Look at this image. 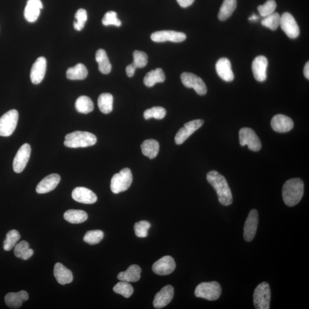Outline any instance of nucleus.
<instances>
[{"label":"nucleus","mask_w":309,"mask_h":309,"mask_svg":"<svg viewBox=\"0 0 309 309\" xmlns=\"http://www.w3.org/2000/svg\"><path fill=\"white\" fill-rule=\"evenodd\" d=\"M166 115V110L161 107H154L145 110L144 113L145 119L148 120L151 118L156 119H163Z\"/></svg>","instance_id":"ea45409f"},{"label":"nucleus","mask_w":309,"mask_h":309,"mask_svg":"<svg viewBox=\"0 0 309 309\" xmlns=\"http://www.w3.org/2000/svg\"><path fill=\"white\" fill-rule=\"evenodd\" d=\"M151 227V224L145 220L135 223L134 230L136 236L139 238H145L148 236V231Z\"/></svg>","instance_id":"c03bdc74"},{"label":"nucleus","mask_w":309,"mask_h":309,"mask_svg":"<svg viewBox=\"0 0 309 309\" xmlns=\"http://www.w3.org/2000/svg\"><path fill=\"white\" fill-rule=\"evenodd\" d=\"M19 120V113L16 110H10L0 118V136L7 137L16 130Z\"/></svg>","instance_id":"0eeeda50"},{"label":"nucleus","mask_w":309,"mask_h":309,"mask_svg":"<svg viewBox=\"0 0 309 309\" xmlns=\"http://www.w3.org/2000/svg\"><path fill=\"white\" fill-rule=\"evenodd\" d=\"M115 293L123 295L125 298H129L134 293L133 287L127 282L121 281L118 283L113 288Z\"/></svg>","instance_id":"4c0bfd02"},{"label":"nucleus","mask_w":309,"mask_h":309,"mask_svg":"<svg viewBox=\"0 0 309 309\" xmlns=\"http://www.w3.org/2000/svg\"><path fill=\"white\" fill-rule=\"evenodd\" d=\"M304 75L307 79H309V63L308 62L306 63L304 69Z\"/></svg>","instance_id":"09e8293b"},{"label":"nucleus","mask_w":309,"mask_h":309,"mask_svg":"<svg viewBox=\"0 0 309 309\" xmlns=\"http://www.w3.org/2000/svg\"><path fill=\"white\" fill-rule=\"evenodd\" d=\"M166 79L165 74L161 69L152 70L146 74L144 78V84L145 86L152 87L157 83L164 82Z\"/></svg>","instance_id":"cd10ccee"},{"label":"nucleus","mask_w":309,"mask_h":309,"mask_svg":"<svg viewBox=\"0 0 309 309\" xmlns=\"http://www.w3.org/2000/svg\"><path fill=\"white\" fill-rule=\"evenodd\" d=\"M114 97L111 94H101L98 98V107L102 113L108 114L113 110Z\"/></svg>","instance_id":"2f4dec72"},{"label":"nucleus","mask_w":309,"mask_h":309,"mask_svg":"<svg viewBox=\"0 0 309 309\" xmlns=\"http://www.w3.org/2000/svg\"><path fill=\"white\" fill-rule=\"evenodd\" d=\"M174 295V289L171 285H167L156 294L153 305L156 309L164 308L170 303Z\"/></svg>","instance_id":"dca6fc26"},{"label":"nucleus","mask_w":309,"mask_h":309,"mask_svg":"<svg viewBox=\"0 0 309 309\" xmlns=\"http://www.w3.org/2000/svg\"><path fill=\"white\" fill-rule=\"evenodd\" d=\"M20 239V234L16 230H12L6 234V238L4 241L3 248L5 251L11 250L16 246L17 242Z\"/></svg>","instance_id":"c9c22d12"},{"label":"nucleus","mask_w":309,"mask_h":309,"mask_svg":"<svg viewBox=\"0 0 309 309\" xmlns=\"http://www.w3.org/2000/svg\"><path fill=\"white\" fill-rule=\"evenodd\" d=\"M134 62L132 63L136 69H141L147 65L148 56L147 54L142 51L135 50L133 53Z\"/></svg>","instance_id":"79ce46f5"},{"label":"nucleus","mask_w":309,"mask_h":309,"mask_svg":"<svg viewBox=\"0 0 309 309\" xmlns=\"http://www.w3.org/2000/svg\"><path fill=\"white\" fill-rule=\"evenodd\" d=\"M133 178L131 169L125 168L113 176L111 182V191L119 193L126 191L132 184Z\"/></svg>","instance_id":"20e7f679"},{"label":"nucleus","mask_w":309,"mask_h":309,"mask_svg":"<svg viewBox=\"0 0 309 309\" xmlns=\"http://www.w3.org/2000/svg\"><path fill=\"white\" fill-rule=\"evenodd\" d=\"M258 19H259V17H258L256 15H253L251 16L250 18L249 19L250 21H252V22L256 21V20H257Z\"/></svg>","instance_id":"8fccbe9b"},{"label":"nucleus","mask_w":309,"mask_h":309,"mask_svg":"<svg viewBox=\"0 0 309 309\" xmlns=\"http://www.w3.org/2000/svg\"><path fill=\"white\" fill-rule=\"evenodd\" d=\"M215 69L217 74L223 80L230 82L234 79L232 64L226 57H222L216 62Z\"/></svg>","instance_id":"aec40b11"},{"label":"nucleus","mask_w":309,"mask_h":309,"mask_svg":"<svg viewBox=\"0 0 309 309\" xmlns=\"http://www.w3.org/2000/svg\"><path fill=\"white\" fill-rule=\"evenodd\" d=\"M64 218L71 223L79 224L86 221L88 215L87 213L83 210H69L64 213Z\"/></svg>","instance_id":"7c9ffc66"},{"label":"nucleus","mask_w":309,"mask_h":309,"mask_svg":"<svg viewBox=\"0 0 309 309\" xmlns=\"http://www.w3.org/2000/svg\"><path fill=\"white\" fill-rule=\"evenodd\" d=\"M53 273L56 281L61 285L69 284L73 281V275L71 271L61 263H56Z\"/></svg>","instance_id":"393cba45"},{"label":"nucleus","mask_w":309,"mask_h":309,"mask_svg":"<svg viewBox=\"0 0 309 309\" xmlns=\"http://www.w3.org/2000/svg\"><path fill=\"white\" fill-rule=\"evenodd\" d=\"M96 136L85 131H74L66 136L64 144L69 148L87 147L96 143Z\"/></svg>","instance_id":"7ed1b4c3"},{"label":"nucleus","mask_w":309,"mask_h":309,"mask_svg":"<svg viewBox=\"0 0 309 309\" xmlns=\"http://www.w3.org/2000/svg\"><path fill=\"white\" fill-rule=\"evenodd\" d=\"M304 192V184L300 178L288 180L283 189V197L285 204L288 206H294L301 201Z\"/></svg>","instance_id":"f03ea898"},{"label":"nucleus","mask_w":309,"mask_h":309,"mask_svg":"<svg viewBox=\"0 0 309 309\" xmlns=\"http://www.w3.org/2000/svg\"><path fill=\"white\" fill-rule=\"evenodd\" d=\"M14 253L15 256L18 259L28 260L33 256L34 251L32 249H30L29 244L26 241L23 240L16 244Z\"/></svg>","instance_id":"72a5a7b5"},{"label":"nucleus","mask_w":309,"mask_h":309,"mask_svg":"<svg viewBox=\"0 0 309 309\" xmlns=\"http://www.w3.org/2000/svg\"><path fill=\"white\" fill-rule=\"evenodd\" d=\"M181 80L185 87L193 88L199 95H205L208 91L203 80L194 74L189 72L183 73L181 74Z\"/></svg>","instance_id":"9d476101"},{"label":"nucleus","mask_w":309,"mask_h":309,"mask_svg":"<svg viewBox=\"0 0 309 309\" xmlns=\"http://www.w3.org/2000/svg\"><path fill=\"white\" fill-rule=\"evenodd\" d=\"M102 23L105 26H120L121 25L120 20L118 19L117 13L114 11L107 12L102 20Z\"/></svg>","instance_id":"a18cd8bd"},{"label":"nucleus","mask_w":309,"mask_h":309,"mask_svg":"<svg viewBox=\"0 0 309 309\" xmlns=\"http://www.w3.org/2000/svg\"><path fill=\"white\" fill-rule=\"evenodd\" d=\"M271 300L269 285L266 282L258 285L254 292L253 301L257 309H269Z\"/></svg>","instance_id":"423d86ee"},{"label":"nucleus","mask_w":309,"mask_h":309,"mask_svg":"<svg viewBox=\"0 0 309 309\" xmlns=\"http://www.w3.org/2000/svg\"><path fill=\"white\" fill-rule=\"evenodd\" d=\"M276 8L277 4L275 0H267L263 5L258 6V11L261 16L265 18L274 13Z\"/></svg>","instance_id":"a19ab883"},{"label":"nucleus","mask_w":309,"mask_h":309,"mask_svg":"<svg viewBox=\"0 0 309 309\" xmlns=\"http://www.w3.org/2000/svg\"><path fill=\"white\" fill-rule=\"evenodd\" d=\"M268 60L266 57L259 56L254 60L252 63L253 73L255 79L259 82H263L267 79V68Z\"/></svg>","instance_id":"f3484780"},{"label":"nucleus","mask_w":309,"mask_h":309,"mask_svg":"<svg viewBox=\"0 0 309 309\" xmlns=\"http://www.w3.org/2000/svg\"><path fill=\"white\" fill-rule=\"evenodd\" d=\"M47 70V60L45 57H40L33 64L30 71V79L34 84H39L44 79Z\"/></svg>","instance_id":"6ab92c4d"},{"label":"nucleus","mask_w":309,"mask_h":309,"mask_svg":"<svg viewBox=\"0 0 309 309\" xmlns=\"http://www.w3.org/2000/svg\"><path fill=\"white\" fill-rule=\"evenodd\" d=\"M76 21L73 23L74 28L80 31L84 28L87 20V13L86 10L80 9L75 14Z\"/></svg>","instance_id":"37998d69"},{"label":"nucleus","mask_w":309,"mask_h":309,"mask_svg":"<svg viewBox=\"0 0 309 309\" xmlns=\"http://www.w3.org/2000/svg\"><path fill=\"white\" fill-rule=\"evenodd\" d=\"M141 268L137 264H132L126 271H123L118 275V280L127 283H136L140 280L141 277Z\"/></svg>","instance_id":"a878e982"},{"label":"nucleus","mask_w":309,"mask_h":309,"mask_svg":"<svg viewBox=\"0 0 309 309\" xmlns=\"http://www.w3.org/2000/svg\"><path fill=\"white\" fill-rule=\"evenodd\" d=\"M72 198L75 201L84 204H94L97 201V196L91 190L79 187L73 190Z\"/></svg>","instance_id":"412c9836"},{"label":"nucleus","mask_w":309,"mask_h":309,"mask_svg":"<svg viewBox=\"0 0 309 309\" xmlns=\"http://www.w3.org/2000/svg\"><path fill=\"white\" fill-rule=\"evenodd\" d=\"M60 176L52 174L44 178L37 186L36 192L38 193H46L55 189L60 182Z\"/></svg>","instance_id":"5701e85b"},{"label":"nucleus","mask_w":309,"mask_h":309,"mask_svg":"<svg viewBox=\"0 0 309 309\" xmlns=\"http://www.w3.org/2000/svg\"><path fill=\"white\" fill-rule=\"evenodd\" d=\"M29 295L25 291H20L18 293H9L5 295V302L6 305L11 309H18L22 307L23 302L28 300Z\"/></svg>","instance_id":"b1692460"},{"label":"nucleus","mask_w":309,"mask_h":309,"mask_svg":"<svg viewBox=\"0 0 309 309\" xmlns=\"http://www.w3.org/2000/svg\"><path fill=\"white\" fill-rule=\"evenodd\" d=\"M222 293V288L219 283L215 281L200 283L195 290L196 297L205 299L209 301L218 300Z\"/></svg>","instance_id":"39448f33"},{"label":"nucleus","mask_w":309,"mask_h":309,"mask_svg":"<svg viewBox=\"0 0 309 309\" xmlns=\"http://www.w3.org/2000/svg\"><path fill=\"white\" fill-rule=\"evenodd\" d=\"M179 5L182 8L189 7L193 4L195 0H176Z\"/></svg>","instance_id":"49530a36"},{"label":"nucleus","mask_w":309,"mask_h":309,"mask_svg":"<svg viewBox=\"0 0 309 309\" xmlns=\"http://www.w3.org/2000/svg\"><path fill=\"white\" fill-rule=\"evenodd\" d=\"M176 268V263L173 258L167 256L162 257L153 264V272L159 276H167L171 274Z\"/></svg>","instance_id":"2eb2a0df"},{"label":"nucleus","mask_w":309,"mask_h":309,"mask_svg":"<svg viewBox=\"0 0 309 309\" xmlns=\"http://www.w3.org/2000/svg\"><path fill=\"white\" fill-rule=\"evenodd\" d=\"M96 60L98 64V70L102 73L107 74L111 72V64L104 49H98L96 53Z\"/></svg>","instance_id":"c756f323"},{"label":"nucleus","mask_w":309,"mask_h":309,"mask_svg":"<svg viewBox=\"0 0 309 309\" xmlns=\"http://www.w3.org/2000/svg\"><path fill=\"white\" fill-rule=\"evenodd\" d=\"M66 75L67 79L69 80H84L87 77L88 70L86 67L83 64L79 63L75 66L68 69Z\"/></svg>","instance_id":"c85d7f7f"},{"label":"nucleus","mask_w":309,"mask_h":309,"mask_svg":"<svg viewBox=\"0 0 309 309\" xmlns=\"http://www.w3.org/2000/svg\"><path fill=\"white\" fill-rule=\"evenodd\" d=\"M207 180L215 190L219 202L223 206L232 205L233 202L232 193L226 178L219 172L212 171L207 175Z\"/></svg>","instance_id":"f257e3e1"},{"label":"nucleus","mask_w":309,"mask_h":309,"mask_svg":"<svg viewBox=\"0 0 309 309\" xmlns=\"http://www.w3.org/2000/svg\"><path fill=\"white\" fill-rule=\"evenodd\" d=\"M159 142L154 139H148L143 142L141 148L143 154L149 159H152L157 157L159 151Z\"/></svg>","instance_id":"bb28decb"},{"label":"nucleus","mask_w":309,"mask_h":309,"mask_svg":"<svg viewBox=\"0 0 309 309\" xmlns=\"http://www.w3.org/2000/svg\"><path fill=\"white\" fill-rule=\"evenodd\" d=\"M184 33L174 31V30H162L153 33L151 39L153 42L157 43L166 42L169 41L174 43L182 42L186 39Z\"/></svg>","instance_id":"4468645a"},{"label":"nucleus","mask_w":309,"mask_h":309,"mask_svg":"<svg viewBox=\"0 0 309 309\" xmlns=\"http://www.w3.org/2000/svg\"><path fill=\"white\" fill-rule=\"evenodd\" d=\"M281 16L279 13L274 12L267 16L262 20V25L271 30H276L280 24Z\"/></svg>","instance_id":"e433bc0d"},{"label":"nucleus","mask_w":309,"mask_h":309,"mask_svg":"<svg viewBox=\"0 0 309 309\" xmlns=\"http://www.w3.org/2000/svg\"><path fill=\"white\" fill-rule=\"evenodd\" d=\"M137 70L136 68L132 65V64H130L126 67V69H125V71H126V73L128 77H131L134 75L135 70Z\"/></svg>","instance_id":"de8ad7c7"},{"label":"nucleus","mask_w":309,"mask_h":309,"mask_svg":"<svg viewBox=\"0 0 309 309\" xmlns=\"http://www.w3.org/2000/svg\"><path fill=\"white\" fill-rule=\"evenodd\" d=\"M104 233L101 230H91L86 233L84 237L85 242L94 245V244L100 243L103 239Z\"/></svg>","instance_id":"58836bf2"},{"label":"nucleus","mask_w":309,"mask_h":309,"mask_svg":"<svg viewBox=\"0 0 309 309\" xmlns=\"http://www.w3.org/2000/svg\"><path fill=\"white\" fill-rule=\"evenodd\" d=\"M259 225V213L256 210H251L244 223V238L247 242H251L254 238Z\"/></svg>","instance_id":"f8f14e48"},{"label":"nucleus","mask_w":309,"mask_h":309,"mask_svg":"<svg viewBox=\"0 0 309 309\" xmlns=\"http://www.w3.org/2000/svg\"><path fill=\"white\" fill-rule=\"evenodd\" d=\"M280 25L290 39H296L300 35V31L298 24L290 13L285 12L281 16Z\"/></svg>","instance_id":"1a4fd4ad"},{"label":"nucleus","mask_w":309,"mask_h":309,"mask_svg":"<svg viewBox=\"0 0 309 309\" xmlns=\"http://www.w3.org/2000/svg\"><path fill=\"white\" fill-rule=\"evenodd\" d=\"M43 5L41 0H28L24 10V17L27 22L34 23L40 14Z\"/></svg>","instance_id":"4be33fe9"},{"label":"nucleus","mask_w":309,"mask_h":309,"mask_svg":"<svg viewBox=\"0 0 309 309\" xmlns=\"http://www.w3.org/2000/svg\"><path fill=\"white\" fill-rule=\"evenodd\" d=\"M203 123V120L197 119L185 124L184 126L180 129L175 136V143L178 145L183 143L190 136L201 127Z\"/></svg>","instance_id":"9b49d317"},{"label":"nucleus","mask_w":309,"mask_h":309,"mask_svg":"<svg viewBox=\"0 0 309 309\" xmlns=\"http://www.w3.org/2000/svg\"><path fill=\"white\" fill-rule=\"evenodd\" d=\"M75 107L79 113L87 114L94 110V105L89 97L81 96L76 100Z\"/></svg>","instance_id":"f704fd0d"},{"label":"nucleus","mask_w":309,"mask_h":309,"mask_svg":"<svg viewBox=\"0 0 309 309\" xmlns=\"http://www.w3.org/2000/svg\"><path fill=\"white\" fill-rule=\"evenodd\" d=\"M271 125L274 131L280 133H285L293 128L294 122L286 115L278 114L273 118Z\"/></svg>","instance_id":"a211bd4d"},{"label":"nucleus","mask_w":309,"mask_h":309,"mask_svg":"<svg viewBox=\"0 0 309 309\" xmlns=\"http://www.w3.org/2000/svg\"><path fill=\"white\" fill-rule=\"evenodd\" d=\"M239 143L242 146L247 145L251 151H259L262 147L260 138L250 128H242L239 132Z\"/></svg>","instance_id":"6e6552de"},{"label":"nucleus","mask_w":309,"mask_h":309,"mask_svg":"<svg viewBox=\"0 0 309 309\" xmlns=\"http://www.w3.org/2000/svg\"><path fill=\"white\" fill-rule=\"evenodd\" d=\"M237 0H224L219 9L218 19L220 21H225L232 15L237 8Z\"/></svg>","instance_id":"473e14b6"},{"label":"nucleus","mask_w":309,"mask_h":309,"mask_svg":"<svg viewBox=\"0 0 309 309\" xmlns=\"http://www.w3.org/2000/svg\"><path fill=\"white\" fill-rule=\"evenodd\" d=\"M31 148L29 144H23L20 148L13 163V170L16 173H21L26 167L30 158Z\"/></svg>","instance_id":"ddd939ff"}]
</instances>
